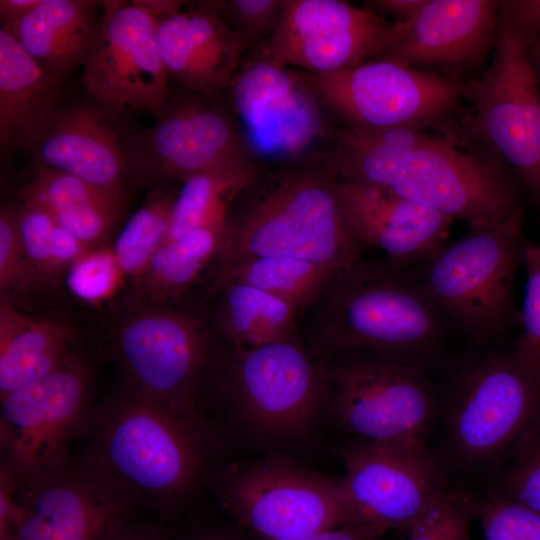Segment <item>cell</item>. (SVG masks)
Wrapping results in <instances>:
<instances>
[{
  "mask_svg": "<svg viewBox=\"0 0 540 540\" xmlns=\"http://www.w3.org/2000/svg\"><path fill=\"white\" fill-rule=\"evenodd\" d=\"M282 5L283 0H226L197 2L196 7L226 22L252 51L272 35Z\"/></svg>",
  "mask_w": 540,
  "mask_h": 540,
  "instance_id": "cell-36",
  "label": "cell"
},
{
  "mask_svg": "<svg viewBox=\"0 0 540 540\" xmlns=\"http://www.w3.org/2000/svg\"><path fill=\"white\" fill-rule=\"evenodd\" d=\"M215 340L206 315L178 302L148 307L127 318L118 333L117 352L138 391L206 426L197 401Z\"/></svg>",
  "mask_w": 540,
  "mask_h": 540,
  "instance_id": "cell-11",
  "label": "cell"
},
{
  "mask_svg": "<svg viewBox=\"0 0 540 540\" xmlns=\"http://www.w3.org/2000/svg\"><path fill=\"white\" fill-rule=\"evenodd\" d=\"M217 96L259 173L327 166L336 123L299 71L249 53Z\"/></svg>",
  "mask_w": 540,
  "mask_h": 540,
  "instance_id": "cell-6",
  "label": "cell"
},
{
  "mask_svg": "<svg viewBox=\"0 0 540 540\" xmlns=\"http://www.w3.org/2000/svg\"><path fill=\"white\" fill-rule=\"evenodd\" d=\"M134 499L88 459L67 457L14 476L10 540H104L132 521Z\"/></svg>",
  "mask_w": 540,
  "mask_h": 540,
  "instance_id": "cell-14",
  "label": "cell"
},
{
  "mask_svg": "<svg viewBox=\"0 0 540 540\" xmlns=\"http://www.w3.org/2000/svg\"><path fill=\"white\" fill-rule=\"evenodd\" d=\"M524 266L526 283L520 312L523 330L512 353L540 387V244H526Z\"/></svg>",
  "mask_w": 540,
  "mask_h": 540,
  "instance_id": "cell-35",
  "label": "cell"
},
{
  "mask_svg": "<svg viewBox=\"0 0 540 540\" xmlns=\"http://www.w3.org/2000/svg\"><path fill=\"white\" fill-rule=\"evenodd\" d=\"M222 344L207 380L243 422L270 438L306 433L324 399L319 360L300 337L257 347Z\"/></svg>",
  "mask_w": 540,
  "mask_h": 540,
  "instance_id": "cell-7",
  "label": "cell"
},
{
  "mask_svg": "<svg viewBox=\"0 0 540 540\" xmlns=\"http://www.w3.org/2000/svg\"><path fill=\"white\" fill-rule=\"evenodd\" d=\"M498 0H427L394 28L372 59H387L455 82L476 79L496 46ZM371 59V60H372Z\"/></svg>",
  "mask_w": 540,
  "mask_h": 540,
  "instance_id": "cell-20",
  "label": "cell"
},
{
  "mask_svg": "<svg viewBox=\"0 0 540 540\" xmlns=\"http://www.w3.org/2000/svg\"><path fill=\"white\" fill-rule=\"evenodd\" d=\"M352 523L383 535L408 531L447 488L424 442L358 441L342 448Z\"/></svg>",
  "mask_w": 540,
  "mask_h": 540,
  "instance_id": "cell-18",
  "label": "cell"
},
{
  "mask_svg": "<svg viewBox=\"0 0 540 540\" xmlns=\"http://www.w3.org/2000/svg\"><path fill=\"white\" fill-rule=\"evenodd\" d=\"M185 540H238L235 536L223 532H201Z\"/></svg>",
  "mask_w": 540,
  "mask_h": 540,
  "instance_id": "cell-48",
  "label": "cell"
},
{
  "mask_svg": "<svg viewBox=\"0 0 540 540\" xmlns=\"http://www.w3.org/2000/svg\"><path fill=\"white\" fill-rule=\"evenodd\" d=\"M467 102L464 128L509 166L540 209V83L528 45L501 12L493 54L468 82Z\"/></svg>",
  "mask_w": 540,
  "mask_h": 540,
  "instance_id": "cell-9",
  "label": "cell"
},
{
  "mask_svg": "<svg viewBox=\"0 0 540 540\" xmlns=\"http://www.w3.org/2000/svg\"><path fill=\"white\" fill-rule=\"evenodd\" d=\"M16 214L23 248L40 277L53 279L92 250L38 208L20 203Z\"/></svg>",
  "mask_w": 540,
  "mask_h": 540,
  "instance_id": "cell-33",
  "label": "cell"
},
{
  "mask_svg": "<svg viewBox=\"0 0 540 540\" xmlns=\"http://www.w3.org/2000/svg\"><path fill=\"white\" fill-rule=\"evenodd\" d=\"M92 100L60 105L29 153L41 166L77 177L124 203L134 130Z\"/></svg>",
  "mask_w": 540,
  "mask_h": 540,
  "instance_id": "cell-21",
  "label": "cell"
},
{
  "mask_svg": "<svg viewBox=\"0 0 540 540\" xmlns=\"http://www.w3.org/2000/svg\"><path fill=\"white\" fill-rule=\"evenodd\" d=\"M230 515L262 540H278L352 523L341 478L269 456L235 465L221 479Z\"/></svg>",
  "mask_w": 540,
  "mask_h": 540,
  "instance_id": "cell-12",
  "label": "cell"
},
{
  "mask_svg": "<svg viewBox=\"0 0 540 540\" xmlns=\"http://www.w3.org/2000/svg\"><path fill=\"white\" fill-rule=\"evenodd\" d=\"M334 270L287 256L250 258L208 273L209 288L227 282L270 293L301 314L319 295Z\"/></svg>",
  "mask_w": 540,
  "mask_h": 540,
  "instance_id": "cell-30",
  "label": "cell"
},
{
  "mask_svg": "<svg viewBox=\"0 0 540 540\" xmlns=\"http://www.w3.org/2000/svg\"><path fill=\"white\" fill-rule=\"evenodd\" d=\"M427 0H368L362 6L397 23L413 19Z\"/></svg>",
  "mask_w": 540,
  "mask_h": 540,
  "instance_id": "cell-42",
  "label": "cell"
},
{
  "mask_svg": "<svg viewBox=\"0 0 540 540\" xmlns=\"http://www.w3.org/2000/svg\"><path fill=\"white\" fill-rule=\"evenodd\" d=\"M40 277L29 262L19 234L16 207L0 210V293L24 288Z\"/></svg>",
  "mask_w": 540,
  "mask_h": 540,
  "instance_id": "cell-40",
  "label": "cell"
},
{
  "mask_svg": "<svg viewBox=\"0 0 540 540\" xmlns=\"http://www.w3.org/2000/svg\"><path fill=\"white\" fill-rule=\"evenodd\" d=\"M90 374L74 357L1 397L2 465L19 478L67 458L68 443L90 424Z\"/></svg>",
  "mask_w": 540,
  "mask_h": 540,
  "instance_id": "cell-16",
  "label": "cell"
},
{
  "mask_svg": "<svg viewBox=\"0 0 540 540\" xmlns=\"http://www.w3.org/2000/svg\"><path fill=\"white\" fill-rule=\"evenodd\" d=\"M364 251L346 222L329 168L293 167L260 172L235 196L209 272L262 256L293 257L337 271Z\"/></svg>",
  "mask_w": 540,
  "mask_h": 540,
  "instance_id": "cell-3",
  "label": "cell"
},
{
  "mask_svg": "<svg viewBox=\"0 0 540 540\" xmlns=\"http://www.w3.org/2000/svg\"><path fill=\"white\" fill-rule=\"evenodd\" d=\"M500 12L527 45L540 37V0H503Z\"/></svg>",
  "mask_w": 540,
  "mask_h": 540,
  "instance_id": "cell-41",
  "label": "cell"
},
{
  "mask_svg": "<svg viewBox=\"0 0 540 540\" xmlns=\"http://www.w3.org/2000/svg\"><path fill=\"white\" fill-rule=\"evenodd\" d=\"M528 57L540 83V37L528 45Z\"/></svg>",
  "mask_w": 540,
  "mask_h": 540,
  "instance_id": "cell-47",
  "label": "cell"
},
{
  "mask_svg": "<svg viewBox=\"0 0 540 540\" xmlns=\"http://www.w3.org/2000/svg\"><path fill=\"white\" fill-rule=\"evenodd\" d=\"M41 0H1L0 17L2 25L14 23L32 10H34Z\"/></svg>",
  "mask_w": 540,
  "mask_h": 540,
  "instance_id": "cell-45",
  "label": "cell"
},
{
  "mask_svg": "<svg viewBox=\"0 0 540 540\" xmlns=\"http://www.w3.org/2000/svg\"><path fill=\"white\" fill-rule=\"evenodd\" d=\"M156 40L168 78L207 96L227 87L250 52L226 22L197 7L157 20Z\"/></svg>",
  "mask_w": 540,
  "mask_h": 540,
  "instance_id": "cell-23",
  "label": "cell"
},
{
  "mask_svg": "<svg viewBox=\"0 0 540 540\" xmlns=\"http://www.w3.org/2000/svg\"><path fill=\"white\" fill-rule=\"evenodd\" d=\"M103 1L41 0L22 19L2 25L59 85L83 68L98 38Z\"/></svg>",
  "mask_w": 540,
  "mask_h": 540,
  "instance_id": "cell-24",
  "label": "cell"
},
{
  "mask_svg": "<svg viewBox=\"0 0 540 540\" xmlns=\"http://www.w3.org/2000/svg\"><path fill=\"white\" fill-rule=\"evenodd\" d=\"M88 460L132 497L152 501L162 516L197 486L204 470L207 427L135 389L91 419Z\"/></svg>",
  "mask_w": 540,
  "mask_h": 540,
  "instance_id": "cell-4",
  "label": "cell"
},
{
  "mask_svg": "<svg viewBox=\"0 0 540 540\" xmlns=\"http://www.w3.org/2000/svg\"><path fill=\"white\" fill-rule=\"evenodd\" d=\"M299 72L330 118L348 128L382 130L440 123L461 118L468 106V82L444 79L397 61L372 59L330 73Z\"/></svg>",
  "mask_w": 540,
  "mask_h": 540,
  "instance_id": "cell-10",
  "label": "cell"
},
{
  "mask_svg": "<svg viewBox=\"0 0 540 540\" xmlns=\"http://www.w3.org/2000/svg\"><path fill=\"white\" fill-rule=\"evenodd\" d=\"M75 331L53 321H35L0 302V397L37 380L76 357Z\"/></svg>",
  "mask_w": 540,
  "mask_h": 540,
  "instance_id": "cell-26",
  "label": "cell"
},
{
  "mask_svg": "<svg viewBox=\"0 0 540 540\" xmlns=\"http://www.w3.org/2000/svg\"><path fill=\"white\" fill-rule=\"evenodd\" d=\"M104 540H172V536L159 526L131 521L116 529Z\"/></svg>",
  "mask_w": 540,
  "mask_h": 540,
  "instance_id": "cell-44",
  "label": "cell"
},
{
  "mask_svg": "<svg viewBox=\"0 0 540 540\" xmlns=\"http://www.w3.org/2000/svg\"><path fill=\"white\" fill-rule=\"evenodd\" d=\"M123 276L113 249H92L69 266L65 284L76 298L96 304L115 293Z\"/></svg>",
  "mask_w": 540,
  "mask_h": 540,
  "instance_id": "cell-38",
  "label": "cell"
},
{
  "mask_svg": "<svg viewBox=\"0 0 540 540\" xmlns=\"http://www.w3.org/2000/svg\"><path fill=\"white\" fill-rule=\"evenodd\" d=\"M451 447L464 463L495 460L540 417V387L511 352H491L462 366L445 406Z\"/></svg>",
  "mask_w": 540,
  "mask_h": 540,
  "instance_id": "cell-13",
  "label": "cell"
},
{
  "mask_svg": "<svg viewBox=\"0 0 540 540\" xmlns=\"http://www.w3.org/2000/svg\"><path fill=\"white\" fill-rule=\"evenodd\" d=\"M318 360L324 405L359 441L424 442L436 399L421 361L382 357Z\"/></svg>",
  "mask_w": 540,
  "mask_h": 540,
  "instance_id": "cell-8",
  "label": "cell"
},
{
  "mask_svg": "<svg viewBox=\"0 0 540 540\" xmlns=\"http://www.w3.org/2000/svg\"><path fill=\"white\" fill-rule=\"evenodd\" d=\"M332 169L339 181L383 188L468 224L504 220L523 206L513 171L461 118L382 130L341 127Z\"/></svg>",
  "mask_w": 540,
  "mask_h": 540,
  "instance_id": "cell-1",
  "label": "cell"
},
{
  "mask_svg": "<svg viewBox=\"0 0 540 540\" xmlns=\"http://www.w3.org/2000/svg\"><path fill=\"white\" fill-rule=\"evenodd\" d=\"M181 88L175 93L169 89L151 127L134 130L131 176L173 187L202 172L256 170L218 96Z\"/></svg>",
  "mask_w": 540,
  "mask_h": 540,
  "instance_id": "cell-15",
  "label": "cell"
},
{
  "mask_svg": "<svg viewBox=\"0 0 540 540\" xmlns=\"http://www.w3.org/2000/svg\"><path fill=\"white\" fill-rule=\"evenodd\" d=\"M381 536L372 529L356 524H345L335 528L278 540H380Z\"/></svg>",
  "mask_w": 540,
  "mask_h": 540,
  "instance_id": "cell-43",
  "label": "cell"
},
{
  "mask_svg": "<svg viewBox=\"0 0 540 540\" xmlns=\"http://www.w3.org/2000/svg\"><path fill=\"white\" fill-rule=\"evenodd\" d=\"M485 540H540V514L499 492L476 503Z\"/></svg>",
  "mask_w": 540,
  "mask_h": 540,
  "instance_id": "cell-37",
  "label": "cell"
},
{
  "mask_svg": "<svg viewBox=\"0 0 540 540\" xmlns=\"http://www.w3.org/2000/svg\"><path fill=\"white\" fill-rule=\"evenodd\" d=\"M224 229L225 222L217 223L164 243L137 279L139 287L157 305L181 302L216 260Z\"/></svg>",
  "mask_w": 540,
  "mask_h": 540,
  "instance_id": "cell-29",
  "label": "cell"
},
{
  "mask_svg": "<svg viewBox=\"0 0 540 540\" xmlns=\"http://www.w3.org/2000/svg\"><path fill=\"white\" fill-rule=\"evenodd\" d=\"M140 2L157 20L180 11L184 3L175 0H140Z\"/></svg>",
  "mask_w": 540,
  "mask_h": 540,
  "instance_id": "cell-46",
  "label": "cell"
},
{
  "mask_svg": "<svg viewBox=\"0 0 540 540\" xmlns=\"http://www.w3.org/2000/svg\"><path fill=\"white\" fill-rule=\"evenodd\" d=\"M394 25L343 0H283L272 35L249 53L285 68L330 73L374 58Z\"/></svg>",
  "mask_w": 540,
  "mask_h": 540,
  "instance_id": "cell-19",
  "label": "cell"
},
{
  "mask_svg": "<svg viewBox=\"0 0 540 540\" xmlns=\"http://www.w3.org/2000/svg\"><path fill=\"white\" fill-rule=\"evenodd\" d=\"M258 174L254 169L219 170L194 174L182 180L175 188L164 243L196 229L225 222L235 196Z\"/></svg>",
  "mask_w": 540,
  "mask_h": 540,
  "instance_id": "cell-31",
  "label": "cell"
},
{
  "mask_svg": "<svg viewBox=\"0 0 540 540\" xmlns=\"http://www.w3.org/2000/svg\"><path fill=\"white\" fill-rule=\"evenodd\" d=\"M156 26L140 0L103 1L101 29L81 77L92 101L120 115L159 113L170 88Z\"/></svg>",
  "mask_w": 540,
  "mask_h": 540,
  "instance_id": "cell-17",
  "label": "cell"
},
{
  "mask_svg": "<svg viewBox=\"0 0 540 540\" xmlns=\"http://www.w3.org/2000/svg\"><path fill=\"white\" fill-rule=\"evenodd\" d=\"M209 293L206 319L224 344L257 347L299 337L297 311L270 293L233 282L210 287Z\"/></svg>",
  "mask_w": 540,
  "mask_h": 540,
  "instance_id": "cell-27",
  "label": "cell"
},
{
  "mask_svg": "<svg viewBox=\"0 0 540 540\" xmlns=\"http://www.w3.org/2000/svg\"><path fill=\"white\" fill-rule=\"evenodd\" d=\"M19 199L49 214L91 249L109 235L124 204L77 177L41 166L20 189Z\"/></svg>",
  "mask_w": 540,
  "mask_h": 540,
  "instance_id": "cell-28",
  "label": "cell"
},
{
  "mask_svg": "<svg viewBox=\"0 0 540 540\" xmlns=\"http://www.w3.org/2000/svg\"><path fill=\"white\" fill-rule=\"evenodd\" d=\"M61 87L10 33L0 29L2 153L29 151L61 105Z\"/></svg>",
  "mask_w": 540,
  "mask_h": 540,
  "instance_id": "cell-25",
  "label": "cell"
},
{
  "mask_svg": "<svg viewBox=\"0 0 540 540\" xmlns=\"http://www.w3.org/2000/svg\"><path fill=\"white\" fill-rule=\"evenodd\" d=\"M176 187H157L126 221L113 247L125 276L138 279L165 242Z\"/></svg>",
  "mask_w": 540,
  "mask_h": 540,
  "instance_id": "cell-32",
  "label": "cell"
},
{
  "mask_svg": "<svg viewBox=\"0 0 540 540\" xmlns=\"http://www.w3.org/2000/svg\"><path fill=\"white\" fill-rule=\"evenodd\" d=\"M513 451V462L498 492L540 514V417L517 442Z\"/></svg>",
  "mask_w": 540,
  "mask_h": 540,
  "instance_id": "cell-39",
  "label": "cell"
},
{
  "mask_svg": "<svg viewBox=\"0 0 540 540\" xmlns=\"http://www.w3.org/2000/svg\"><path fill=\"white\" fill-rule=\"evenodd\" d=\"M476 502L463 492L446 488L407 531V540H471Z\"/></svg>",
  "mask_w": 540,
  "mask_h": 540,
  "instance_id": "cell-34",
  "label": "cell"
},
{
  "mask_svg": "<svg viewBox=\"0 0 540 540\" xmlns=\"http://www.w3.org/2000/svg\"><path fill=\"white\" fill-rule=\"evenodd\" d=\"M444 325L417 279L363 257L335 271L298 316L299 337L316 358L422 362L439 345Z\"/></svg>",
  "mask_w": 540,
  "mask_h": 540,
  "instance_id": "cell-2",
  "label": "cell"
},
{
  "mask_svg": "<svg viewBox=\"0 0 540 540\" xmlns=\"http://www.w3.org/2000/svg\"><path fill=\"white\" fill-rule=\"evenodd\" d=\"M346 222L364 249L397 269L424 263L447 242L454 219L389 190L336 179Z\"/></svg>",
  "mask_w": 540,
  "mask_h": 540,
  "instance_id": "cell-22",
  "label": "cell"
},
{
  "mask_svg": "<svg viewBox=\"0 0 540 540\" xmlns=\"http://www.w3.org/2000/svg\"><path fill=\"white\" fill-rule=\"evenodd\" d=\"M524 206L500 221H474L423 264L418 282L445 318L477 343L520 323L514 281L524 265Z\"/></svg>",
  "mask_w": 540,
  "mask_h": 540,
  "instance_id": "cell-5",
  "label": "cell"
}]
</instances>
